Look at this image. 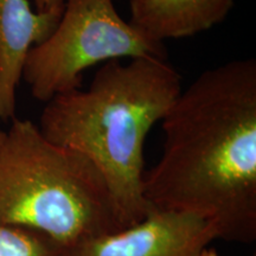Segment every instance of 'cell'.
<instances>
[{"mask_svg":"<svg viewBox=\"0 0 256 256\" xmlns=\"http://www.w3.org/2000/svg\"><path fill=\"white\" fill-rule=\"evenodd\" d=\"M197 256H220V255L215 250V249H212V248H204L203 250H202Z\"/></svg>","mask_w":256,"mask_h":256,"instance_id":"cell-10","label":"cell"},{"mask_svg":"<svg viewBox=\"0 0 256 256\" xmlns=\"http://www.w3.org/2000/svg\"><path fill=\"white\" fill-rule=\"evenodd\" d=\"M0 256H72V250L40 232L0 224Z\"/></svg>","mask_w":256,"mask_h":256,"instance_id":"cell-8","label":"cell"},{"mask_svg":"<svg viewBox=\"0 0 256 256\" xmlns=\"http://www.w3.org/2000/svg\"><path fill=\"white\" fill-rule=\"evenodd\" d=\"M182 92L168 58L101 64L87 89L57 95L40 114L42 134L90 160L110 188L124 226L153 209L144 196V144Z\"/></svg>","mask_w":256,"mask_h":256,"instance_id":"cell-2","label":"cell"},{"mask_svg":"<svg viewBox=\"0 0 256 256\" xmlns=\"http://www.w3.org/2000/svg\"><path fill=\"white\" fill-rule=\"evenodd\" d=\"M159 162L144 174L153 210L209 220L217 238H256V60L206 69L162 118Z\"/></svg>","mask_w":256,"mask_h":256,"instance_id":"cell-1","label":"cell"},{"mask_svg":"<svg viewBox=\"0 0 256 256\" xmlns=\"http://www.w3.org/2000/svg\"><path fill=\"white\" fill-rule=\"evenodd\" d=\"M58 20L34 11L28 0H0V121L16 118L17 88L28 51L49 36Z\"/></svg>","mask_w":256,"mask_h":256,"instance_id":"cell-6","label":"cell"},{"mask_svg":"<svg viewBox=\"0 0 256 256\" xmlns=\"http://www.w3.org/2000/svg\"><path fill=\"white\" fill-rule=\"evenodd\" d=\"M148 56L168 58V51L121 18L114 0H66L54 31L28 51L22 80L46 104L81 88L90 66Z\"/></svg>","mask_w":256,"mask_h":256,"instance_id":"cell-4","label":"cell"},{"mask_svg":"<svg viewBox=\"0 0 256 256\" xmlns=\"http://www.w3.org/2000/svg\"><path fill=\"white\" fill-rule=\"evenodd\" d=\"M215 238L212 226L203 217L153 210L139 223L72 250V256H197Z\"/></svg>","mask_w":256,"mask_h":256,"instance_id":"cell-5","label":"cell"},{"mask_svg":"<svg viewBox=\"0 0 256 256\" xmlns=\"http://www.w3.org/2000/svg\"><path fill=\"white\" fill-rule=\"evenodd\" d=\"M0 133H2V130H0Z\"/></svg>","mask_w":256,"mask_h":256,"instance_id":"cell-11","label":"cell"},{"mask_svg":"<svg viewBox=\"0 0 256 256\" xmlns=\"http://www.w3.org/2000/svg\"><path fill=\"white\" fill-rule=\"evenodd\" d=\"M235 0H130V24L146 38L166 40L194 36L220 23Z\"/></svg>","mask_w":256,"mask_h":256,"instance_id":"cell-7","label":"cell"},{"mask_svg":"<svg viewBox=\"0 0 256 256\" xmlns=\"http://www.w3.org/2000/svg\"><path fill=\"white\" fill-rule=\"evenodd\" d=\"M0 224L40 232L68 249L126 228L90 160L18 118L0 133Z\"/></svg>","mask_w":256,"mask_h":256,"instance_id":"cell-3","label":"cell"},{"mask_svg":"<svg viewBox=\"0 0 256 256\" xmlns=\"http://www.w3.org/2000/svg\"><path fill=\"white\" fill-rule=\"evenodd\" d=\"M66 0H34V11L50 14L57 19L62 16Z\"/></svg>","mask_w":256,"mask_h":256,"instance_id":"cell-9","label":"cell"}]
</instances>
